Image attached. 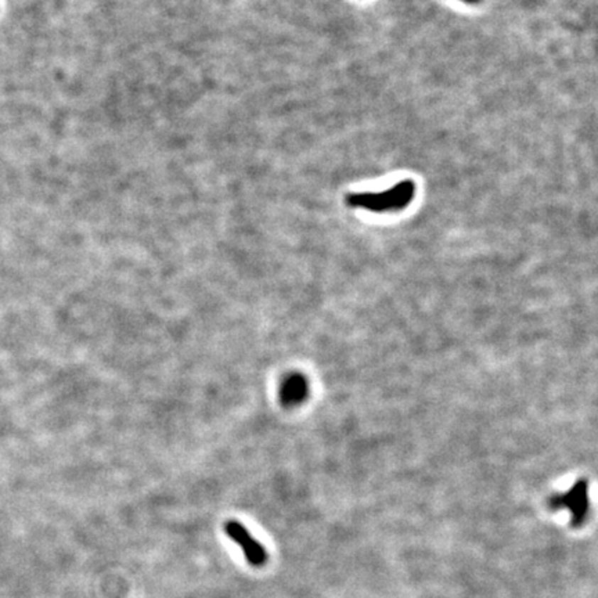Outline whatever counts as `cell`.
I'll return each instance as SVG.
<instances>
[{
  "mask_svg": "<svg viewBox=\"0 0 598 598\" xmlns=\"http://www.w3.org/2000/svg\"><path fill=\"white\" fill-rule=\"evenodd\" d=\"M309 392V386H308V381L298 373L290 374L281 385V391H280V399L283 402L284 406H298L299 403H302Z\"/></svg>",
  "mask_w": 598,
  "mask_h": 598,
  "instance_id": "cell-3",
  "label": "cell"
},
{
  "mask_svg": "<svg viewBox=\"0 0 598 598\" xmlns=\"http://www.w3.org/2000/svg\"><path fill=\"white\" fill-rule=\"evenodd\" d=\"M415 194L413 180L396 183L389 190L381 192H354L347 197V202L352 208H364L370 212H395L408 207Z\"/></svg>",
  "mask_w": 598,
  "mask_h": 598,
  "instance_id": "cell-1",
  "label": "cell"
},
{
  "mask_svg": "<svg viewBox=\"0 0 598 598\" xmlns=\"http://www.w3.org/2000/svg\"><path fill=\"white\" fill-rule=\"evenodd\" d=\"M224 532L234 543L243 550L245 560L252 567L261 568L266 564V561H268L266 550L249 533V531L245 528L243 523H240L239 521L230 519L224 523Z\"/></svg>",
  "mask_w": 598,
  "mask_h": 598,
  "instance_id": "cell-2",
  "label": "cell"
},
{
  "mask_svg": "<svg viewBox=\"0 0 598 598\" xmlns=\"http://www.w3.org/2000/svg\"><path fill=\"white\" fill-rule=\"evenodd\" d=\"M462 1H465V3H468V4H477V3H479L481 0H462Z\"/></svg>",
  "mask_w": 598,
  "mask_h": 598,
  "instance_id": "cell-4",
  "label": "cell"
}]
</instances>
